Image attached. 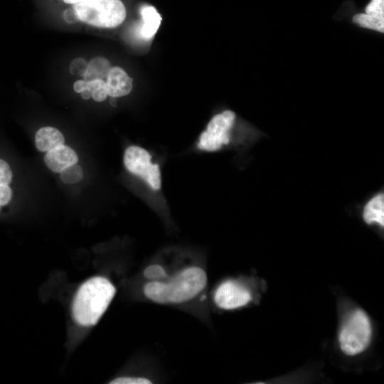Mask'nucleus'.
I'll return each mask as SVG.
<instances>
[{"label":"nucleus","mask_w":384,"mask_h":384,"mask_svg":"<svg viewBox=\"0 0 384 384\" xmlns=\"http://www.w3.org/2000/svg\"><path fill=\"white\" fill-rule=\"evenodd\" d=\"M87 89L90 92L91 97L96 102H102L107 97L106 83L103 80L97 79L90 81Z\"/></svg>","instance_id":"dca6fc26"},{"label":"nucleus","mask_w":384,"mask_h":384,"mask_svg":"<svg viewBox=\"0 0 384 384\" xmlns=\"http://www.w3.org/2000/svg\"><path fill=\"white\" fill-rule=\"evenodd\" d=\"M87 64L88 63L84 58H77L70 63L69 67L70 72L74 75L83 77L86 71Z\"/></svg>","instance_id":"f3484780"},{"label":"nucleus","mask_w":384,"mask_h":384,"mask_svg":"<svg viewBox=\"0 0 384 384\" xmlns=\"http://www.w3.org/2000/svg\"><path fill=\"white\" fill-rule=\"evenodd\" d=\"M78 156L70 146L61 145L49 151L44 156L46 166L53 172L60 173L66 167L76 164Z\"/></svg>","instance_id":"1a4fd4ad"},{"label":"nucleus","mask_w":384,"mask_h":384,"mask_svg":"<svg viewBox=\"0 0 384 384\" xmlns=\"http://www.w3.org/2000/svg\"><path fill=\"white\" fill-rule=\"evenodd\" d=\"M112 384H150L151 382L142 377H119L110 382Z\"/></svg>","instance_id":"6ab92c4d"},{"label":"nucleus","mask_w":384,"mask_h":384,"mask_svg":"<svg viewBox=\"0 0 384 384\" xmlns=\"http://www.w3.org/2000/svg\"><path fill=\"white\" fill-rule=\"evenodd\" d=\"M365 14H357L353 21L363 28L384 31V0H371Z\"/></svg>","instance_id":"6e6552de"},{"label":"nucleus","mask_w":384,"mask_h":384,"mask_svg":"<svg viewBox=\"0 0 384 384\" xmlns=\"http://www.w3.org/2000/svg\"><path fill=\"white\" fill-rule=\"evenodd\" d=\"M116 292L105 277H94L78 289L73 302V315L80 325H95L107 309Z\"/></svg>","instance_id":"f257e3e1"},{"label":"nucleus","mask_w":384,"mask_h":384,"mask_svg":"<svg viewBox=\"0 0 384 384\" xmlns=\"http://www.w3.org/2000/svg\"><path fill=\"white\" fill-rule=\"evenodd\" d=\"M372 328L367 314L361 309L353 311L343 324L338 335L341 351L348 356L364 351L370 343Z\"/></svg>","instance_id":"20e7f679"},{"label":"nucleus","mask_w":384,"mask_h":384,"mask_svg":"<svg viewBox=\"0 0 384 384\" xmlns=\"http://www.w3.org/2000/svg\"><path fill=\"white\" fill-rule=\"evenodd\" d=\"M148 151L139 146H128L124 154V164L127 170L142 179L151 190L161 188L160 166L151 161Z\"/></svg>","instance_id":"39448f33"},{"label":"nucleus","mask_w":384,"mask_h":384,"mask_svg":"<svg viewBox=\"0 0 384 384\" xmlns=\"http://www.w3.org/2000/svg\"><path fill=\"white\" fill-rule=\"evenodd\" d=\"M87 82L84 80H79L75 82L73 89L76 92L80 93L87 89Z\"/></svg>","instance_id":"5701e85b"},{"label":"nucleus","mask_w":384,"mask_h":384,"mask_svg":"<svg viewBox=\"0 0 384 384\" xmlns=\"http://www.w3.org/2000/svg\"><path fill=\"white\" fill-rule=\"evenodd\" d=\"M0 210H1V206H0Z\"/></svg>","instance_id":"a878e982"},{"label":"nucleus","mask_w":384,"mask_h":384,"mask_svg":"<svg viewBox=\"0 0 384 384\" xmlns=\"http://www.w3.org/2000/svg\"><path fill=\"white\" fill-rule=\"evenodd\" d=\"M80 95L84 100H89L91 97V93L87 89L81 92Z\"/></svg>","instance_id":"b1692460"},{"label":"nucleus","mask_w":384,"mask_h":384,"mask_svg":"<svg viewBox=\"0 0 384 384\" xmlns=\"http://www.w3.org/2000/svg\"><path fill=\"white\" fill-rule=\"evenodd\" d=\"M252 299L250 292L240 284L228 280L216 289L214 300L221 309H234L243 306Z\"/></svg>","instance_id":"0eeeda50"},{"label":"nucleus","mask_w":384,"mask_h":384,"mask_svg":"<svg viewBox=\"0 0 384 384\" xmlns=\"http://www.w3.org/2000/svg\"><path fill=\"white\" fill-rule=\"evenodd\" d=\"M63 17L68 23H73L78 20V17L73 9H68L64 12Z\"/></svg>","instance_id":"4be33fe9"},{"label":"nucleus","mask_w":384,"mask_h":384,"mask_svg":"<svg viewBox=\"0 0 384 384\" xmlns=\"http://www.w3.org/2000/svg\"><path fill=\"white\" fill-rule=\"evenodd\" d=\"M12 191L8 184L0 185V206H5L10 201Z\"/></svg>","instance_id":"412c9836"},{"label":"nucleus","mask_w":384,"mask_h":384,"mask_svg":"<svg viewBox=\"0 0 384 384\" xmlns=\"http://www.w3.org/2000/svg\"><path fill=\"white\" fill-rule=\"evenodd\" d=\"M110 69L111 65L107 59L102 57H96L87 64L86 71L83 75L84 80L88 82L94 80L107 78Z\"/></svg>","instance_id":"4468645a"},{"label":"nucleus","mask_w":384,"mask_h":384,"mask_svg":"<svg viewBox=\"0 0 384 384\" xmlns=\"http://www.w3.org/2000/svg\"><path fill=\"white\" fill-rule=\"evenodd\" d=\"M64 142L63 134L52 127H42L35 135L36 146L41 151H49L64 144Z\"/></svg>","instance_id":"9b49d317"},{"label":"nucleus","mask_w":384,"mask_h":384,"mask_svg":"<svg viewBox=\"0 0 384 384\" xmlns=\"http://www.w3.org/2000/svg\"><path fill=\"white\" fill-rule=\"evenodd\" d=\"M363 218L368 224L378 223L382 226L384 225V196L383 193L373 198L366 206Z\"/></svg>","instance_id":"ddd939ff"},{"label":"nucleus","mask_w":384,"mask_h":384,"mask_svg":"<svg viewBox=\"0 0 384 384\" xmlns=\"http://www.w3.org/2000/svg\"><path fill=\"white\" fill-rule=\"evenodd\" d=\"M235 119V114L225 110L215 115L207 124L198 139V149L208 152L218 151L230 142V130Z\"/></svg>","instance_id":"423d86ee"},{"label":"nucleus","mask_w":384,"mask_h":384,"mask_svg":"<svg viewBox=\"0 0 384 384\" xmlns=\"http://www.w3.org/2000/svg\"><path fill=\"white\" fill-rule=\"evenodd\" d=\"M60 179L63 183L73 184L80 181L83 177V171L80 166L74 164L60 172Z\"/></svg>","instance_id":"2eb2a0df"},{"label":"nucleus","mask_w":384,"mask_h":384,"mask_svg":"<svg viewBox=\"0 0 384 384\" xmlns=\"http://www.w3.org/2000/svg\"><path fill=\"white\" fill-rule=\"evenodd\" d=\"M207 275L198 267L181 271L167 282L151 281L146 283L144 292L147 298L159 304L181 303L198 295L206 287Z\"/></svg>","instance_id":"f03ea898"},{"label":"nucleus","mask_w":384,"mask_h":384,"mask_svg":"<svg viewBox=\"0 0 384 384\" xmlns=\"http://www.w3.org/2000/svg\"><path fill=\"white\" fill-rule=\"evenodd\" d=\"M12 178V171L9 165L4 160L0 159V185L9 184Z\"/></svg>","instance_id":"aec40b11"},{"label":"nucleus","mask_w":384,"mask_h":384,"mask_svg":"<svg viewBox=\"0 0 384 384\" xmlns=\"http://www.w3.org/2000/svg\"><path fill=\"white\" fill-rule=\"evenodd\" d=\"M106 79L107 92L112 97L125 96L132 91L133 80L119 67L111 68Z\"/></svg>","instance_id":"9d476101"},{"label":"nucleus","mask_w":384,"mask_h":384,"mask_svg":"<svg viewBox=\"0 0 384 384\" xmlns=\"http://www.w3.org/2000/svg\"><path fill=\"white\" fill-rule=\"evenodd\" d=\"M64 2L67 3V4H77L78 2H80L82 1H84V0H63Z\"/></svg>","instance_id":"393cba45"},{"label":"nucleus","mask_w":384,"mask_h":384,"mask_svg":"<svg viewBox=\"0 0 384 384\" xmlns=\"http://www.w3.org/2000/svg\"><path fill=\"white\" fill-rule=\"evenodd\" d=\"M73 9L78 20L100 28H115L126 17L120 0H84L73 4Z\"/></svg>","instance_id":"7ed1b4c3"},{"label":"nucleus","mask_w":384,"mask_h":384,"mask_svg":"<svg viewBox=\"0 0 384 384\" xmlns=\"http://www.w3.org/2000/svg\"><path fill=\"white\" fill-rule=\"evenodd\" d=\"M144 276L147 279H161L166 276L164 268L158 265H152L147 267L144 272Z\"/></svg>","instance_id":"a211bd4d"},{"label":"nucleus","mask_w":384,"mask_h":384,"mask_svg":"<svg viewBox=\"0 0 384 384\" xmlns=\"http://www.w3.org/2000/svg\"><path fill=\"white\" fill-rule=\"evenodd\" d=\"M141 15L144 21L141 34L145 38H150L159 29L162 20L161 16L151 6H144L141 10Z\"/></svg>","instance_id":"f8f14e48"}]
</instances>
